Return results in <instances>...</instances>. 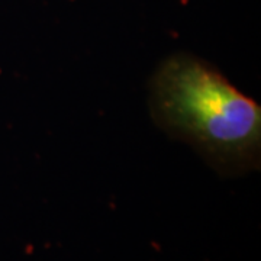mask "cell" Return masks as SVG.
<instances>
[{"mask_svg": "<svg viewBox=\"0 0 261 261\" xmlns=\"http://www.w3.org/2000/svg\"><path fill=\"white\" fill-rule=\"evenodd\" d=\"M149 111L161 129L192 145L219 174L260 167L261 108L205 60L167 57L151 79Z\"/></svg>", "mask_w": 261, "mask_h": 261, "instance_id": "cell-1", "label": "cell"}]
</instances>
